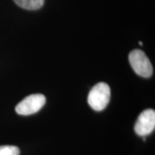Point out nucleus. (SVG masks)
I'll return each mask as SVG.
<instances>
[{
  "mask_svg": "<svg viewBox=\"0 0 155 155\" xmlns=\"http://www.w3.org/2000/svg\"><path fill=\"white\" fill-rule=\"evenodd\" d=\"M129 61L134 71L143 78H150L152 75V63L144 52L141 50H134L129 53Z\"/></svg>",
  "mask_w": 155,
  "mask_h": 155,
  "instance_id": "2",
  "label": "nucleus"
},
{
  "mask_svg": "<svg viewBox=\"0 0 155 155\" xmlns=\"http://www.w3.org/2000/svg\"><path fill=\"white\" fill-rule=\"evenodd\" d=\"M19 149L17 147L5 145L0 146V155H19Z\"/></svg>",
  "mask_w": 155,
  "mask_h": 155,
  "instance_id": "6",
  "label": "nucleus"
},
{
  "mask_svg": "<svg viewBox=\"0 0 155 155\" xmlns=\"http://www.w3.org/2000/svg\"><path fill=\"white\" fill-rule=\"evenodd\" d=\"M139 45H143L142 42H141V41H139Z\"/></svg>",
  "mask_w": 155,
  "mask_h": 155,
  "instance_id": "7",
  "label": "nucleus"
},
{
  "mask_svg": "<svg viewBox=\"0 0 155 155\" xmlns=\"http://www.w3.org/2000/svg\"><path fill=\"white\" fill-rule=\"evenodd\" d=\"M21 8L27 10H37L43 6L45 0H14Z\"/></svg>",
  "mask_w": 155,
  "mask_h": 155,
  "instance_id": "5",
  "label": "nucleus"
},
{
  "mask_svg": "<svg viewBox=\"0 0 155 155\" xmlns=\"http://www.w3.org/2000/svg\"><path fill=\"white\" fill-rule=\"evenodd\" d=\"M45 102L46 98L44 95L40 94L30 95L17 104L15 111L19 115H32L40 111Z\"/></svg>",
  "mask_w": 155,
  "mask_h": 155,
  "instance_id": "3",
  "label": "nucleus"
},
{
  "mask_svg": "<svg viewBox=\"0 0 155 155\" xmlns=\"http://www.w3.org/2000/svg\"><path fill=\"white\" fill-rule=\"evenodd\" d=\"M111 98V89L106 83L101 82L93 87L88 96V105L94 111H101L108 106Z\"/></svg>",
  "mask_w": 155,
  "mask_h": 155,
  "instance_id": "1",
  "label": "nucleus"
},
{
  "mask_svg": "<svg viewBox=\"0 0 155 155\" xmlns=\"http://www.w3.org/2000/svg\"><path fill=\"white\" fill-rule=\"evenodd\" d=\"M155 128L154 110L146 109L139 114L134 125V131L137 135L145 137L150 135Z\"/></svg>",
  "mask_w": 155,
  "mask_h": 155,
  "instance_id": "4",
  "label": "nucleus"
}]
</instances>
